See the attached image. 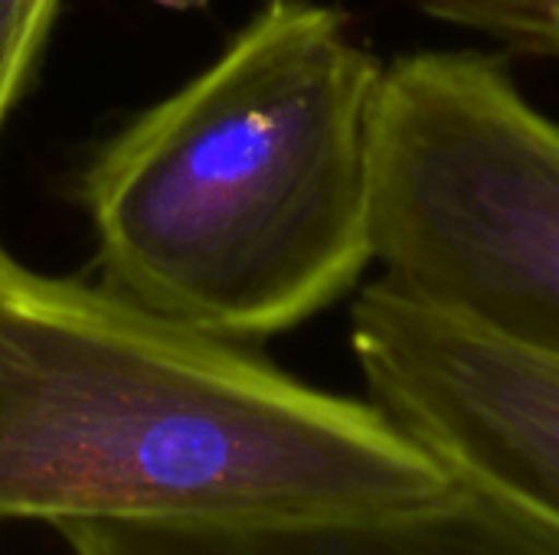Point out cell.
<instances>
[{"label":"cell","mask_w":559,"mask_h":555,"mask_svg":"<svg viewBox=\"0 0 559 555\" xmlns=\"http://www.w3.org/2000/svg\"><path fill=\"white\" fill-rule=\"evenodd\" d=\"M452 484L373 402L0 242V523L370 514Z\"/></svg>","instance_id":"1"},{"label":"cell","mask_w":559,"mask_h":555,"mask_svg":"<svg viewBox=\"0 0 559 555\" xmlns=\"http://www.w3.org/2000/svg\"><path fill=\"white\" fill-rule=\"evenodd\" d=\"M380 59L311 0H269L82 173L102 285L180 327L262 340L367 265Z\"/></svg>","instance_id":"2"},{"label":"cell","mask_w":559,"mask_h":555,"mask_svg":"<svg viewBox=\"0 0 559 555\" xmlns=\"http://www.w3.org/2000/svg\"><path fill=\"white\" fill-rule=\"evenodd\" d=\"M380 281L559 357V121L485 52L383 69L370 124Z\"/></svg>","instance_id":"3"},{"label":"cell","mask_w":559,"mask_h":555,"mask_svg":"<svg viewBox=\"0 0 559 555\" xmlns=\"http://www.w3.org/2000/svg\"><path fill=\"white\" fill-rule=\"evenodd\" d=\"M350 347L370 402L452 478L559 530V357L367 285Z\"/></svg>","instance_id":"4"},{"label":"cell","mask_w":559,"mask_h":555,"mask_svg":"<svg viewBox=\"0 0 559 555\" xmlns=\"http://www.w3.org/2000/svg\"><path fill=\"white\" fill-rule=\"evenodd\" d=\"M69 555H559V530L459 481L423 504L331 517L72 520Z\"/></svg>","instance_id":"5"},{"label":"cell","mask_w":559,"mask_h":555,"mask_svg":"<svg viewBox=\"0 0 559 555\" xmlns=\"http://www.w3.org/2000/svg\"><path fill=\"white\" fill-rule=\"evenodd\" d=\"M423 10L478 29L508 49L559 59V0H423Z\"/></svg>","instance_id":"6"},{"label":"cell","mask_w":559,"mask_h":555,"mask_svg":"<svg viewBox=\"0 0 559 555\" xmlns=\"http://www.w3.org/2000/svg\"><path fill=\"white\" fill-rule=\"evenodd\" d=\"M56 13L59 0H0V131L33 79Z\"/></svg>","instance_id":"7"},{"label":"cell","mask_w":559,"mask_h":555,"mask_svg":"<svg viewBox=\"0 0 559 555\" xmlns=\"http://www.w3.org/2000/svg\"><path fill=\"white\" fill-rule=\"evenodd\" d=\"M157 7H167V10H200L206 7V0H151Z\"/></svg>","instance_id":"8"}]
</instances>
